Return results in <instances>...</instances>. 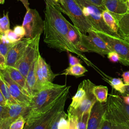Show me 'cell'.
<instances>
[{"label": "cell", "instance_id": "7bdbcfd3", "mask_svg": "<svg viewBox=\"0 0 129 129\" xmlns=\"http://www.w3.org/2000/svg\"><path fill=\"white\" fill-rule=\"evenodd\" d=\"M8 104L7 101L6 100L3 94L0 92V105L3 106H6Z\"/></svg>", "mask_w": 129, "mask_h": 129}, {"label": "cell", "instance_id": "ffe728a7", "mask_svg": "<svg viewBox=\"0 0 129 129\" xmlns=\"http://www.w3.org/2000/svg\"><path fill=\"white\" fill-rule=\"evenodd\" d=\"M5 70L8 73L10 78L28 93L26 86V78L22 75L19 70L15 67L12 66H7Z\"/></svg>", "mask_w": 129, "mask_h": 129}, {"label": "cell", "instance_id": "5b68a950", "mask_svg": "<svg viewBox=\"0 0 129 129\" xmlns=\"http://www.w3.org/2000/svg\"><path fill=\"white\" fill-rule=\"evenodd\" d=\"M75 1L81 7L84 14L94 30L101 31L108 35L120 38L119 36L113 32L104 22L102 17V12L104 9L97 6L89 0Z\"/></svg>", "mask_w": 129, "mask_h": 129}, {"label": "cell", "instance_id": "f1b7e54d", "mask_svg": "<svg viewBox=\"0 0 129 129\" xmlns=\"http://www.w3.org/2000/svg\"><path fill=\"white\" fill-rule=\"evenodd\" d=\"M10 29V20L9 18V13L6 14L4 13L3 16L0 19V33L4 34L7 30Z\"/></svg>", "mask_w": 129, "mask_h": 129}, {"label": "cell", "instance_id": "277c9868", "mask_svg": "<svg viewBox=\"0 0 129 129\" xmlns=\"http://www.w3.org/2000/svg\"><path fill=\"white\" fill-rule=\"evenodd\" d=\"M70 87H69L58 102L48 111L38 115L28 117L24 129H50L56 117L64 111L66 101L69 97Z\"/></svg>", "mask_w": 129, "mask_h": 129}, {"label": "cell", "instance_id": "60d3db41", "mask_svg": "<svg viewBox=\"0 0 129 129\" xmlns=\"http://www.w3.org/2000/svg\"><path fill=\"white\" fill-rule=\"evenodd\" d=\"M123 82L126 85H129V71L123 72L121 75Z\"/></svg>", "mask_w": 129, "mask_h": 129}, {"label": "cell", "instance_id": "9a60e30c", "mask_svg": "<svg viewBox=\"0 0 129 129\" xmlns=\"http://www.w3.org/2000/svg\"><path fill=\"white\" fill-rule=\"evenodd\" d=\"M7 118L16 120L20 116H23L26 120L29 112V105L19 103L7 104Z\"/></svg>", "mask_w": 129, "mask_h": 129}, {"label": "cell", "instance_id": "ba28073f", "mask_svg": "<svg viewBox=\"0 0 129 129\" xmlns=\"http://www.w3.org/2000/svg\"><path fill=\"white\" fill-rule=\"evenodd\" d=\"M41 35L38 34L31 39L24 54L15 66L25 78L33 63L40 54L39 44Z\"/></svg>", "mask_w": 129, "mask_h": 129}, {"label": "cell", "instance_id": "30bf717a", "mask_svg": "<svg viewBox=\"0 0 129 129\" xmlns=\"http://www.w3.org/2000/svg\"><path fill=\"white\" fill-rule=\"evenodd\" d=\"M22 26L25 29V38L33 39L44 32V21L38 11L34 9L27 11L24 16Z\"/></svg>", "mask_w": 129, "mask_h": 129}, {"label": "cell", "instance_id": "7dc6e473", "mask_svg": "<svg viewBox=\"0 0 129 129\" xmlns=\"http://www.w3.org/2000/svg\"><path fill=\"white\" fill-rule=\"evenodd\" d=\"M126 4L127 6V13H129V2L126 1Z\"/></svg>", "mask_w": 129, "mask_h": 129}, {"label": "cell", "instance_id": "8d00e7d4", "mask_svg": "<svg viewBox=\"0 0 129 129\" xmlns=\"http://www.w3.org/2000/svg\"><path fill=\"white\" fill-rule=\"evenodd\" d=\"M101 129H115L107 118L105 113L103 117Z\"/></svg>", "mask_w": 129, "mask_h": 129}, {"label": "cell", "instance_id": "ac0fdd59", "mask_svg": "<svg viewBox=\"0 0 129 129\" xmlns=\"http://www.w3.org/2000/svg\"><path fill=\"white\" fill-rule=\"evenodd\" d=\"M87 94L86 86L84 80L79 85L77 92L73 97L71 103L68 108L69 111L74 110L80 105Z\"/></svg>", "mask_w": 129, "mask_h": 129}, {"label": "cell", "instance_id": "f546056e", "mask_svg": "<svg viewBox=\"0 0 129 129\" xmlns=\"http://www.w3.org/2000/svg\"><path fill=\"white\" fill-rule=\"evenodd\" d=\"M25 123V118L23 116H20L11 123L10 129H24Z\"/></svg>", "mask_w": 129, "mask_h": 129}, {"label": "cell", "instance_id": "d6a6232c", "mask_svg": "<svg viewBox=\"0 0 129 129\" xmlns=\"http://www.w3.org/2000/svg\"><path fill=\"white\" fill-rule=\"evenodd\" d=\"M69 122L68 114L64 113L60 117L58 123V129H69Z\"/></svg>", "mask_w": 129, "mask_h": 129}, {"label": "cell", "instance_id": "681fc988", "mask_svg": "<svg viewBox=\"0 0 129 129\" xmlns=\"http://www.w3.org/2000/svg\"><path fill=\"white\" fill-rule=\"evenodd\" d=\"M124 1H125V2H126V1H127V0H124Z\"/></svg>", "mask_w": 129, "mask_h": 129}, {"label": "cell", "instance_id": "e0dca14e", "mask_svg": "<svg viewBox=\"0 0 129 129\" xmlns=\"http://www.w3.org/2000/svg\"><path fill=\"white\" fill-rule=\"evenodd\" d=\"M113 15L118 26V35L121 39L129 43V13L121 15Z\"/></svg>", "mask_w": 129, "mask_h": 129}, {"label": "cell", "instance_id": "ee69618b", "mask_svg": "<svg viewBox=\"0 0 129 129\" xmlns=\"http://www.w3.org/2000/svg\"><path fill=\"white\" fill-rule=\"evenodd\" d=\"M20 1L24 5L25 8H26V11H28L29 9V3L28 2V0H18Z\"/></svg>", "mask_w": 129, "mask_h": 129}, {"label": "cell", "instance_id": "f907efd6", "mask_svg": "<svg viewBox=\"0 0 129 129\" xmlns=\"http://www.w3.org/2000/svg\"><path fill=\"white\" fill-rule=\"evenodd\" d=\"M126 1H128V2H129V0H127Z\"/></svg>", "mask_w": 129, "mask_h": 129}, {"label": "cell", "instance_id": "1f68e13d", "mask_svg": "<svg viewBox=\"0 0 129 129\" xmlns=\"http://www.w3.org/2000/svg\"><path fill=\"white\" fill-rule=\"evenodd\" d=\"M17 43V42H16ZM16 43H8L1 41L0 42V54L6 57L11 48Z\"/></svg>", "mask_w": 129, "mask_h": 129}, {"label": "cell", "instance_id": "74e56055", "mask_svg": "<svg viewBox=\"0 0 129 129\" xmlns=\"http://www.w3.org/2000/svg\"><path fill=\"white\" fill-rule=\"evenodd\" d=\"M69 60V66H74L77 64L80 63V60L77 57L72 55L69 52H68Z\"/></svg>", "mask_w": 129, "mask_h": 129}, {"label": "cell", "instance_id": "bcb514c9", "mask_svg": "<svg viewBox=\"0 0 129 129\" xmlns=\"http://www.w3.org/2000/svg\"><path fill=\"white\" fill-rule=\"evenodd\" d=\"M125 88H126V91H125V94H129V85H126Z\"/></svg>", "mask_w": 129, "mask_h": 129}, {"label": "cell", "instance_id": "9c48e42d", "mask_svg": "<svg viewBox=\"0 0 129 129\" xmlns=\"http://www.w3.org/2000/svg\"><path fill=\"white\" fill-rule=\"evenodd\" d=\"M95 31L106 43L111 51H115L119 55L120 63L125 66H129V43L120 38Z\"/></svg>", "mask_w": 129, "mask_h": 129}, {"label": "cell", "instance_id": "484cf974", "mask_svg": "<svg viewBox=\"0 0 129 129\" xmlns=\"http://www.w3.org/2000/svg\"><path fill=\"white\" fill-rule=\"evenodd\" d=\"M107 81L110 85L116 91L119 92L121 94L124 95L126 91V84L123 83L122 80L119 78H113L108 79Z\"/></svg>", "mask_w": 129, "mask_h": 129}, {"label": "cell", "instance_id": "4fadbf2b", "mask_svg": "<svg viewBox=\"0 0 129 129\" xmlns=\"http://www.w3.org/2000/svg\"><path fill=\"white\" fill-rule=\"evenodd\" d=\"M106 103L96 101L91 108L87 129H99L101 127L106 112Z\"/></svg>", "mask_w": 129, "mask_h": 129}, {"label": "cell", "instance_id": "cb8c5ba5", "mask_svg": "<svg viewBox=\"0 0 129 129\" xmlns=\"http://www.w3.org/2000/svg\"><path fill=\"white\" fill-rule=\"evenodd\" d=\"M102 17L106 24L113 32L118 34V26L114 16L111 12L105 9L102 12Z\"/></svg>", "mask_w": 129, "mask_h": 129}, {"label": "cell", "instance_id": "b9f144b4", "mask_svg": "<svg viewBox=\"0 0 129 129\" xmlns=\"http://www.w3.org/2000/svg\"><path fill=\"white\" fill-rule=\"evenodd\" d=\"M89 1H90L91 3L94 4L95 5H97V6L105 10V9L103 7L102 5V0H89Z\"/></svg>", "mask_w": 129, "mask_h": 129}, {"label": "cell", "instance_id": "7402d4cb", "mask_svg": "<svg viewBox=\"0 0 129 129\" xmlns=\"http://www.w3.org/2000/svg\"><path fill=\"white\" fill-rule=\"evenodd\" d=\"M37 61L39 64L40 69L44 78L47 81L52 82L55 77L57 76V74L53 73L49 64L46 62L45 59L40 54H39L38 57Z\"/></svg>", "mask_w": 129, "mask_h": 129}, {"label": "cell", "instance_id": "d6986e66", "mask_svg": "<svg viewBox=\"0 0 129 129\" xmlns=\"http://www.w3.org/2000/svg\"><path fill=\"white\" fill-rule=\"evenodd\" d=\"M36 59L31 66L29 71L26 77V86L27 91L31 97L36 93Z\"/></svg>", "mask_w": 129, "mask_h": 129}, {"label": "cell", "instance_id": "8fae6325", "mask_svg": "<svg viewBox=\"0 0 129 129\" xmlns=\"http://www.w3.org/2000/svg\"><path fill=\"white\" fill-rule=\"evenodd\" d=\"M0 78L7 84L12 96L18 103L29 105L32 98L31 96L22 87L10 78L6 70H1Z\"/></svg>", "mask_w": 129, "mask_h": 129}, {"label": "cell", "instance_id": "5bb4252c", "mask_svg": "<svg viewBox=\"0 0 129 129\" xmlns=\"http://www.w3.org/2000/svg\"><path fill=\"white\" fill-rule=\"evenodd\" d=\"M31 39L26 38H23L11 48L6 56L7 66L15 67L16 63L24 54Z\"/></svg>", "mask_w": 129, "mask_h": 129}, {"label": "cell", "instance_id": "52a82bcc", "mask_svg": "<svg viewBox=\"0 0 129 129\" xmlns=\"http://www.w3.org/2000/svg\"><path fill=\"white\" fill-rule=\"evenodd\" d=\"M88 33V35L81 34V52H93L104 56L111 51L106 43L94 30L90 29Z\"/></svg>", "mask_w": 129, "mask_h": 129}, {"label": "cell", "instance_id": "83f0119b", "mask_svg": "<svg viewBox=\"0 0 129 129\" xmlns=\"http://www.w3.org/2000/svg\"><path fill=\"white\" fill-rule=\"evenodd\" d=\"M91 109L84 112L77 119V129H87Z\"/></svg>", "mask_w": 129, "mask_h": 129}, {"label": "cell", "instance_id": "4316f807", "mask_svg": "<svg viewBox=\"0 0 129 129\" xmlns=\"http://www.w3.org/2000/svg\"><path fill=\"white\" fill-rule=\"evenodd\" d=\"M0 92L5 98L8 104L18 103L12 96L8 85L1 78H0Z\"/></svg>", "mask_w": 129, "mask_h": 129}, {"label": "cell", "instance_id": "e575fe53", "mask_svg": "<svg viewBox=\"0 0 129 129\" xmlns=\"http://www.w3.org/2000/svg\"><path fill=\"white\" fill-rule=\"evenodd\" d=\"M13 30L17 35L21 37L22 38L25 36L26 31L25 28L22 25V26L17 25L15 26Z\"/></svg>", "mask_w": 129, "mask_h": 129}, {"label": "cell", "instance_id": "c3c4849f", "mask_svg": "<svg viewBox=\"0 0 129 129\" xmlns=\"http://www.w3.org/2000/svg\"><path fill=\"white\" fill-rule=\"evenodd\" d=\"M0 3L1 4H4L5 3V0H0Z\"/></svg>", "mask_w": 129, "mask_h": 129}, {"label": "cell", "instance_id": "8992f818", "mask_svg": "<svg viewBox=\"0 0 129 129\" xmlns=\"http://www.w3.org/2000/svg\"><path fill=\"white\" fill-rule=\"evenodd\" d=\"M64 3L58 10L69 16L82 33L86 34L90 29L94 30L75 0H63Z\"/></svg>", "mask_w": 129, "mask_h": 129}, {"label": "cell", "instance_id": "44dd1931", "mask_svg": "<svg viewBox=\"0 0 129 129\" xmlns=\"http://www.w3.org/2000/svg\"><path fill=\"white\" fill-rule=\"evenodd\" d=\"M69 27L68 36L70 40L76 48L81 52V36L82 33L74 25L71 24L69 21L68 22Z\"/></svg>", "mask_w": 129, "mask_h": 129}, {"label": "cell", "instance_id": "603a6c76", "mask_svg": "<svg viewBox=\"0 0 129 129\" xmlns=\"http://www.w3.org/2000/svg\"><path fill=\"white\" fill-rule=\"evenodd\" d=\"M92 92L97 101L101 103H106L108 99V88L103 85L94 86Z\"/></svg>", "mask_w": 129, "mask_h": 129}, {"label": "cell", "instance_id": "2e32d148", "mask_svg": "<svg viewBox=\"0 0 129 129\" xmlns=\"http://www.w3.org/2000/svg\"><path fill=\"white\" fill-rule=\"evenodd\" d=\"M102 5L113 15H121L127 13L126 2L124 0H102Z\"/></svg>", "mask_w": 129, "mask_h": 129}, {"label": "cell", "instance_id": "4dcf8cb0", "mask_svg": "<svg viewBox=\"0 0 129 129\" xmlns=\"http://www.w3.org/2000/svg\"><path fill=\"white\" fill-rule=\"evenodd\" d=\"M5 34L6 36L8 41L10 43H16L23 39L21 37L17 35L14 30L11 29L7 30L5 33Z\"/></svg>", "mask_w": 129, "mask_h": 129}, {"label": "cell", "instance_id": "836d02e7", "mask_svg": "<svg viewBox=\"0 0 129 129\" xmlns=\"http://www.w3.org/2000/svg\"><path fill=\"white\" fill-rule=\"evenodd\" d=\"M14 120L11 118H5L0 120V129H10L11 123Z\"/></svg>", "mask_w": 129, "mask_h": 129}, {"label": "cell", "instance_id": "6da1fadb", "mask_svg": "<svg viewBox=\"0 0 129 129\" xmlns=\"http://www.w3.org/2000/svg\"><path fill=\"white\" fill-rule=\"evenodd\" d=\"M44 20L43 41L50 48L59 52L67 51L77 54L88 66L93 64L82 53L78 51L69 39L68 21L61 12L53 6L45 3Z\"/></svg>", "mask_w": 129, "mask_h": 129}, {"label": "cell", "instance_id": "7c38bea8", "mask_svg": "<svg viewBox=\"0 0 129 129\" xmlns=\"http://www.w3.org/2000/svg\"><path fill=\"white\" fill-rule=\"evenodd\" d=\"M84 82L87 91L85 98L79 107L76 109L72 111L68 110V113L75 116L77 119L82 116L84 112L90 109L93 105L97 101V100L92 92V89L94 84H93L89 80H85Z\"/></svg>", "mask_w": 129, "mask_h": 129}, {"label": "cell", "instance_id": "f35d334b", "mask_svg": "<svg viewBox=\"0 0 129 129\" xmlns=\"http://www.w3.org/2000/svg\"><path fill=\"white\" fill-rule=\"evenodd\" d=\"M65 113L64 111H63V112H62L56 118V119L55 120V121H54V122L53 123L51 127H50V129H58V123H59V119L60 118V117H61V116Z\"/></svg>", "mask_w": 129, "mask_h": 129}, {"label": "cell", "instance_id": "ab89813d", "mask_svg": "<svg viewBox=\"0 0 129 129\" xmlns=\"http://www.w3.org/2000/svg\"><path fill=\"white\" fill-rule=\"evenodd\" d=\"M7 67L6 63V58L0 54V69L2 70H5Z\"/></svg>", "mask_w": 129, "mask_h": 129}, {"label": "cell", "instance_id": "816d5d0a", "mask_svg": "<svg viewBox=\"0 0 129 129\" xmlns=\"http://www.w3.org/2000/svg\"><path fill=\"white\" fill-rule=\"evenodd\" d=\"M99 129H101V128H99Z\"/></svg>", "mask_w": 129, "mask_h": 129}, {"label": "cell", "instance_id": "3957f363", "mask_svg": "<svg viewBox=\"0 0 129 129\" xmlns=\"http://www.w3.org/2000/svg\"><path fill=\"white\" fill-rule=\"evenodd\" d=\"M106 115L115 129H129V105L122 97L110 93L106 102Z\"/></svg>", "mask_w": 129, "mask_h": 129}, {"label": "cell", "instance_id": "d4e9b609", "mask_svg": "<svg viewBox=\"0 0 129 129\" xmlns=\"http://www.w3.org/2000/svg\"><path fill=\"white\" fill-rule=\"evenodd\" d=\"M87 72V70L83 67L81 63L77 64L72 66H69L63 72L61 73V75H71L76 77H80L84 76V74Z\"/></svg>", "mask_w": 129, "mask_h": 129}, {"label": "cell", "instance_id": "7a4b0ae2", "mask_svg": "<svg viewBox=\"0 0 129 129\" xmlns=\"http://www.w3.org/2000/svg\"><path fill=\"white\" fill-rule=\"evenodd\" d=\"M69 87L66 85L56 84L35 94L32 97L29 105V112L27 118L41 114L51 108L58 102Z\"/></svg>", "mask_w": 129, "mask_h": 129}, {"label": "cell", "instance_id": "d590c367", "mask_svg": "<svg viewBox=\"0 0 129 129\" xmlns=\"http://www.w3.org/2000/svg\"><path fill=\"white\" fill-rule=\"evenodd\" d=\"M107 57L112 62H119L120 57L119 55L115 51H111L107 54Z\"/></svg>", "mask_w": 129, "mask_h": 129}, {"label": "cell", "instance_id": "f6af8a7d", "mask_svg": "<svg viewBox=\"0 0 129 129\" xmlns=\"http://www.w3.org/2000/svg\"><path fill=\"white\" fill-rule=\"evenodd\" d=\"M121 97H122L124 102L126 104L129 105V94H125L123 95H122V96H121Z\"/></svg>", "mask_w": 129, "mask_h": 129}]
</instances>
